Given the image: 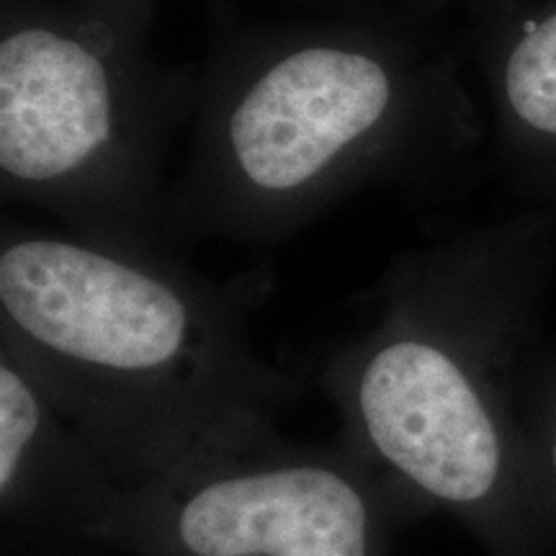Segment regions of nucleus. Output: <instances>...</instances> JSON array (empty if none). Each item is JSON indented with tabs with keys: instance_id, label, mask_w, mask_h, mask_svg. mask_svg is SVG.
<instances>
[{
	"instance_id": "1",
	"label": "nucleus",
	"mask_w": 556,
	"mask_h": 556,
	"mask_svg": "<svg viewBox=\"0 0 556 556\" xmlns=\"http://www.w3.org/2000/svg\"><path fill=\"white\" fill-rule=\"evenodd\" d=\"M556 283V204L394 255L319 371L343 441L486 556H544L520 392Z\"/></svg>"
},
{
	"instance_id": "2",
	"label": "nucleus",
	"mask_w": 556,
	"mask_h": 556,
	"mask_svg": "<svg viewBox=\"0 0 556 556\" xmlns=\"http://www.w3.org/2000/svg\"><path fill=\"white\" fill-rule=\"evenodd\" d=\"M191 124L170 184L184 245H278L371 186L441 184L484 142L422 13L377 5L219 37L197 70Z\"/></svg>"
},
{
	"instance_id": "3",
	"label": "nucleus",
	"mask_w": 556,
	"mask_h": 556,
	"mask_svg": "<svg viewBox=\"0 0 556 556\" xmlns=\"http://www.w3.org/2000/svg\"><path fill=\"white\" fill-rule=\"evenodd\" d=\"M268 283L208 281L180 255L3 222L0 345L24 361L124 486L276 428L299 394L250 340Z\"/></svg>"
},
{
	"instance_id": "4",
	"label": "nucleus",
	"mask_w": 556,
	"mask_h": 556,
	"mask_svg": "<svg viewBox=\"0 0 556 556\" xmlns=\"http://www.w3.org/2000/svg\"><path fill=\"white\" fill-rule=\"evenodd\" d=\"M155 0H0V193L106 245L180 255L165 150L197 73L152 54Z\"/></svg>"
},
{
	"instance_id": "5",
	"label": "nucleus",
	"mask_w": 556,
	"mask_h": 556,
	"mask_svg": "<svg viewBox=\"0 0 556 556\" xmlns=\"http://www.w3.org/2000/svg\"><path fill=\"white\" fill-rule=\"evenodd\" d=\"M417 518L340 438H238L124 486L99 531L124 556H389Z\"/></svg>"
},
{
	"instance_id": "6",
	"label": "nucleus",
	"mask_w": 556,
	"mask_h": 556,
	"mask_svg": "<svg viewBox=\"0 0 556 556\" xmlns=\"http://www.w3.org/2000/svg\"><path fill=\"white\" fill-rule=\"evenodd\" d=\"M124 484L78 422L0 345L3 556H86Z\"/></svg>"
},
{
	"instance_id": "7",
	"label": "nucleus",
	"mask_w": 556,
	"mask_h": 556,
	"mask_svg": "<svg viewBox=\"0 0 556 556\" xmlns=\"http://www.w3.org/2000/svg\"><path fill=\"white\" fill-rule=\"evenodd\" d=\"M492 144L533 204H556V0H475Z\"/></svg>"
},
{
	"instance_id": "8",
	"label": "nucleus",
	"mask_w": 556,
	"mask_h": 556,
	"mask_svg": "<svg viewBox=\"0 0 556 556\" xmlns=\"http://www.w3.org/2000/svg\"><path fill=\"white\" fill-rule=\"evenodd\" d=\"M531 477L548 539L556 541V345L536 351L520 392Z\"/></svg>"
},
{
	"instance_id": "9",
	"label": "nucleus",
	"mask_w": 556,
	"mask_h": 556,
	"mask_svg": "<svg viewBox=\"0 0 556 556\" xmlns=\"http://www.w3.org/2000/svg\"><path fill=\"white\" fill-rule=\"evenodd\" d=\"M454 3V0H409V9L420 11V13H430V11H441L443 5ZM467 3H475V0H467Z\"/></svg>"
},
{
	"instance_id": "10",
	"label": "nucleus",
	"mask_w": 556,
	"mask_h": 556,
	"mask_svg": "<svg viewBox=\"0 0 556 556\" xmlns=\"http://www.w3.org/2000/svg\"><path fill=\"white\" fill-rule=\"evenodd\" d=\"M315 3L336 5L340 11H348V9H366V5H374L377 0H315Z\"/></svg>"
}]
</instances>
